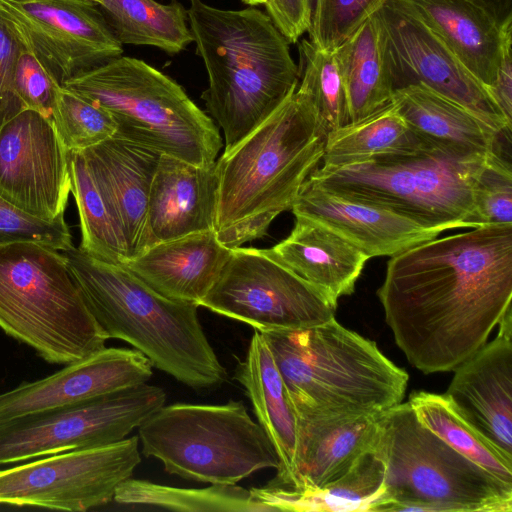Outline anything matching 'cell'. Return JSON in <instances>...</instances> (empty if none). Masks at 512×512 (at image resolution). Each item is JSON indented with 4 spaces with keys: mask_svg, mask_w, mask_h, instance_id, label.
<instances>
[{
    "mask_svg": "<svg viewBox=\"0 0 512 512\" xmlns=\"http://www.w3.org/2000/svg\"><path fill=\"white\" fill-rule=\"evenodd\" d=\"M412 366L453 371L511 308L512 223L434 238L392 256L377 290Z\"/></svg>",
    "mask_w": 512,
    "mask_h": 512,
    "instance_id": "6da1fadb",
    "label": "cell"
},
{
    "mask_svg": "<svg viewBox=\"0 0 512 512\" xmlns=\"http://www.w3.org/2000/svg\"><path fill=\"white\" fill-rule=\"evenodd\" d=\"M189 2V28L208 74L201 98L224 133L227 152L296 91L300 69L267 13Z\"/></svg>",
    "mask_w": 512,
    "mask_h": 512,
    "instance_id": "7a4b0ae2",
    "label": "cell"
},
{
    "mask_svg": "<svg viewBox=\"0 0 512 512\" xmlns=\"http://www.w3.org/2000/svg\"><path fill=\"white\" fill-rule=\"evenodd\" d=\"M327 133L295 91L265 122L215 162L214 232L233 249L267 234L291 210L322 160Z\"/></svg>",
    "mask_w": 512,
    "mask_h": 512,
    "instance_id": "3957f363",
    "label": "cell"
},
{
    "mask_svg": "<svg viewBox=\"0 0 512 512\" xmlns=\"http://www.w3.org/2000/svg\"><path fill=\"white\" fill-rule=\"evenodd\" d=\"M90 312L108 339L125 341L153 367L194 389H211L226 370L208 341L198 305L169 299L121 264L75 246L62 252Z\"/></svg>",
    "mask_w": 512,
    "mask_h": 512,
    "instance_id": "277c9868",
    "label": "cell"
},
{
    "mask_svg": "<svg viewBox=\"0 0 512 512\" xmlns=\"http://www.w3.org/2000/svg\"><path fill=\"white\" fill-rule=\"evenodd\" d=\"M262 334L295 412L379 414L405 396L407 372L335 318Z\"/></svg>",
    "mask_w": 512,
    "mask_h": 512,
    "instance_id": "5b68a950",
    "label": "cell"
},
{
    "mask_svg": "<svg viewBox=\"0 0 512 512\" xmlns=\"http://www.w3.org/2000/svg\"><path fill=\"white\" fill-rule=\"evenodd\" d=\"M489 155L466 153L426 140L415 148L342 166L322 165L306 180L441 232L475 228L482 225L477 218L474 186Z\"/></svg>",
    "mask_w": 512,
    "mask_h": 512,
    "instance_id": "8992f818",
    "label": "cell"
},
{
    "mask_svg": "<svg viewBox=\"0 0 512 512\" xmlns=\"http://www.w3.org/2000/svg\"><path fill=\"white\" fill-rule=\"evenodd\" d=\"M62 87L108 111L115 136L200 166L222 147L219 130L173 79L146 62L118 56Z\"/></svg>",
    "mask_w": 512,
    "mask_h": 512,
    "instance_id": "52a82bcc",
    "label": "cell"
},
{
    "mask_svg": "<svg viewBox=\"0 0 512 512\" xmlns=\"http://www.w3.org/2000/svg\"><path fill=\"white\" fill-rule=\"evenodd\" d=\"M373 449L384 463L390 497L382 511H512V484L450 447L409 402L379 415Z\"/></svg>",
    "mask_w": 512,
    "mask_h": 512,
    "instance_id": "ba28073f",
    "label": "cell"
},
{
    "mask_svg": "<svg viewBox=\"0 0 512 512\" xmlns=\"http://www.w3.org/2000/svg\"><path fill=\"white\" fill-rule=\"evenodd\" d=\"M0 328L52 364L81 360L108 340L62 252L28 242L0 244Z\"/></svg>",
    "mask_w": 512,
    "mask_h": 512,
    "instance_id": "9c48e42d",
    "label": "cell"
},
{
    "mask_svg": "<svg viewBox=\"0 0 512 512\" xmlns=\"http://www.w3.org/2000/svg\"><path fill=\"white\" fill-rule=\"evenodd\" d=\"M142 454L169 474L210 484H237L279 466L276 451L242 401L162 406L138 427Z\"/></svg>",
    "mask_w": 512,
    "mask_h": 512,
    "instance_id": "30bf717a",
    "label": "cell"
},
{
    "mask_svg": "<svg viewBox=\"0 0 512 512\" xmlns=\"http://www.w3.org/2000/svg\"><path fill=\"white\" fill-rule=\"evenodd\" d=\"M200 306L261 333L322 324L337 307L263 249L241 246L231 249Z\"/></svg>",
    "mask_w": 512,
    "mask_h": 512,
    "instance_id": "8fae6325",
    "label": "cell"
},
{
    "mask_svg": "<svg viewBox=\"0 0 512 512\" xmlns=\"http://www.w3.org/2000/svg\"><path fill=\"white\" fill-rule=\"evenodd\" d=\"M138 435L0 470V504L84 512L114 499L140 464Z\"/></svg>",
    "mask_w": 512,
    "mask_h": 512,
    "instance_id": "7c38bea8",
    "label": "cell"
},
{
    "mask_svg": "<svg viewBox=\"0 0 512 512\" xmlns=\"http://www.w3.org/2000/svg\"><path fill=\"white\" fill-rule=\"evenodd\" d=\"M165 401L161 387L145 383L0 424V466L121 441Z\"/></svg>",
    "mask_w": 512,
    "mask_h": 512,
    "instance_id": "4fadbf2b",
    "label": "cell"
},
{
    "mask_svg": "<svg viewBox=\"0 0 512 512\" xmlns=\"http://www.w3.org/2000/svg\"><path fill=\"white\" fill-rule=\"evenodd\" d=\"M394 91L421 84L464 106L502 134L511 132L488 90L442 39L402 0H385L375 13Z\"/></svg>",
    "mask_w": 512,
    "mask_h": 512,
    "instance_id": "5bb4252c",
    "label": "cell"
},
{
    "mask_svg": "<svg viewBox=\"0 0 512 512\" xmlns=\"http://www.w3.org/2000/svg\"><path fill=\"white\" fill-rule=\"evenodd\" d=\"M0 10L60 86L123 53L96 3L0 0Z\"/></svg>",
    "mask_w": 512,
    "mask_h": 512,
    "instance_id": "9a60e30c",
    "label": "cell"
},
{
    "mask_svg": "<svg viewBox=\"0 0 512 512\" xmlns=\"http://www.w3.org/2000/svg\"><path fill=\"white\" fill-rule=\"evenodd\" d=\"M69 152L52 119L24 109L0 126V196L38 218L64 216Z\"/></svg>",
    "mask_w": 512,
    "mask_h": 512,
    "instance_id": "2e32d148",
    "label": "cell"
},
{
    "mask_svg": "<svg viewBox=\"0 0 512 512\" xmlns=\"http://www.w3.org/2000/svg\"><path fill=\"white\" fill-rule=\"evenodd\" d=\"M152 368L151 361L136 349L104 347L45 378L0 393V424L145 384Z\"/></svg>",
    "mask_w": 512,
    "mask_h": 512,
    "instance_id": "e0dca14e",
    "label": "cell"
},
{
    "mask_svg": "<svg viewBox=\"0 0 512 512\" xmlns=\"http://www.w3.org/2000/svg\"><path fill=\"white\" fill-rule=\"evenodd\" d=\"M497 336L460 363L445 393L457 412L512 459V309Z\"/></svg>",
    "mask_w": 512,
    "mask_h": 512,
    "instance_id": "ac0fdd59",
    "label": "cell"
},
{
    "mask_svg": "<svg viewBox=\"0 0 512 512\" xmlns=\"http://www.w3.org/2000/svg\"><path fill=\"white\" fill-rule=\"evenodd\" d=\"M291 210L294 216L328 226L369 258L395 256L442 233L389 209L326 191L307 180Z\"/></svg>",
    "mask_w": 512,
    "mask_h": 512,
    "instance_id": "d6986e66",
    "label": "cell"
},
{
    "mask_svg": "<svg viewBox=\"0 0 512 512\" xmlns=\"http://www.w3.org/2000/svg\"><path fill=\"white\" fill-rule=\"evenodd\" d=\"M216 194L215 164L200 166L162 154L136 255L164 241L214 230Z\"/></svg>",
    "mask_w": 512,
    "mask_h": 512,
    "instance_id": "ffe728a7",
    "label": "cell"
},
{
    "mask_svg": "<svg viewBox=\"0 0 512 512\" xmlns=\"http://www.w3.org/2000/svg\"><path fill=\"white\" fill-rule=\"evenodd\" d=\"M379 414L296 412L293 489H318L374 447Z\"/></svg>",
    "mask_w": 512,
    "mask_h": 512,
    "instance_id": "44dd1931",
    "label": "cell"
},
{
    "mask_svg": "<svg viewBox=\"0 0 512 512\" xmlns=\"http://www.w3.org/2000/svg\"><path fill=\"white\" fill-rule=\"evenodd\" d=\"M230 253L209 230L158 243L123 266L159 294L200 307Z\"/></svg>",
    "mask_w": 512,
    "mask_h": 512,
    "instance_id": "7402d4cb",
    "label": "cell"
},
{
    "mask_svg": "<svg viewBox=\"0 0 512 512\" xmlns=\"http://www.w3.org/2000/svg\"><path fill=\"white\" fill-rule=\"evenodd\" d=\"M264 252L318 289L333 305L351 295L370 259L328 226L295 216L290 234Z\"/></svg>",
    "mask_w": 512,
    "mask_h": 512,
    "instance_id": "603a6c76",
    "label": "cell"
},
{
    "mask_svg": "<svg viewBox=\"0 0 512 512\" xmlns=\"http://www.w3.org/2000/svg\"><path fill=\"white\" fill-rule=\"evenodd\" d=\"M244 387L260 426L269 437L279 459L276 477L268 484L292 488L295 484L297 416L271 350L254 330L246 357L235 373Z\"/></svg>",
    "mask_w": 512,
    "mask_h": 512,
    "instance_id": "cb8c5ba5",
    "label": "cell"
},
{
    "mask_svg": "<svg viewBox=\"0 0 512 512\" xmlns=\"http://www.w3.org/2000/svg\"><path fill=\"white\" fill-rule=\"evenodd\" d=\"M488 89L493 85L507 31L484 9L467 0H402Z\"/></svg>",
    "mask_w": 512,
    "mask_h": 512,
    "instance_id": "d4e9b609",
    "label": "cell"
},
{
    "mask_svg": "<svg viewBox=\"0 0 512 512\" xmlns=\"http://www.w3.org/2000/svg\"><path fill=\"white\" fill-rule=\"evenodd\" d=\"M83 152L113 201L130 259L138 250L151 184L162 154L115 135Z\"/></svg>",
    "mask_w": 512,
    "mask_h": 512,
    "instance_id": "484cf974",
    "label": "cell"
},
{
    "mask_svg": "<svg viewBox=\"0 0 512 512\" xmlns=\"http://www.w3.org/2000/svg\"><path fill=\"white\" fill-rule=\"evenodd\" d=\"M392 102L408 127L424 140L478 155L499 150L502 133L469 109L421 84L395 90Z\"/></svg>",
    "mask_w": 512,
    "mask_h": 512,
    "instance_id": "4316f807",
    "label": "cell"
},
{
    "mask_svg": "<svg viewBox=\"0 0 512 512\" xmlns=\"http://www.w3.org/2000/svg\"><path fill=\"white\" fill-rule=\"evenodd\" d=\"M256 501L271 511H382L390 502L385 466L372 448L340 477L318 489L252 488Z\"/></svg>",
    "mask_w": 512,
    "mask_h": 512,
    "instance_id": "83f0119b",
    "label": "cell"
},
{
    "mask_svg": "<svg viewBox=\"0 0 512 512\" xmlns=\"http://www.w3.org/2000/svg\"><path fill=\"white\" fill-rule=\"evenodd\" d=\"M335 50L350 122L361 120L392 101L394 89L376 14Z\"/></svg>",
    "mask_w": 512,
    "mask_h": 512,
    "instance_id": "f1b7e54d",
    "label": "cell"
},
{
    "mask_svg": "<svg viewBox=\"0 0 512 512\" xmlns=\"http://www.w3.org/2000/svg\"><path fill=\"white\" fill-rule=\"evenodd\" d=\"M71 192L78 209L81 243L86 254L115 264L128 259L122 226L113 201L83 151L69 152Z\"/></svg>",
    "mask_w": 512,
    "mask_h": 512,
    "instance_id": "f546056e",
    "label": "cell"
},
{
    "mask_svg": "<svg viewBox=\"0 0 512 512\" xmlns=\"http://www.w3.org/2000/svg\"><path fill=\"white\" fill-rule=\"evenodd\" d=\"M97 5L122 45L153 46L174 55L193 42L187 10L176 0H100Z\"/></svg>",
    "mask_w": 512,
    "mask_h": 512,
    "instance_id": "4dcf8cb0",
    "label": "cell"
},
{
    "mask_svg": "<svg viewBox=\"0 0 512 512\" xmlns=\"http://www.w3.org/2000/svg\"><path fill=\"white\" fill-rule=\"evenodd\" d=\"M417 136L391 101L369 116L327 134L323 165L342 166L377 154L420 146Z\"/></svg>",
    "mask_w": 512,
    "mask_h": 512,
    "instance_id": "1f68e13d",
    "label": "cell"
},
{
    "mask_svg": "<svg viewBox=\"0 0 512 512\" xmlns=\"http://www.w3.org/2000/svg\"><path fill=\"white\" fill-rule=\"evenodd\" d=\"M408 402L417 419L450 447L500 480L512 484V459L468 423L445 394L414 392Z\"/></svg>",
    "mask_w": 512,
    "mask_h": 512,
    "instance_id": "d6a6232c",
    "label": "cell"
},
{
    "mask_svg": "<svg viewBox=\"0 0 512 512\" xmlns=\"http://www.w3.org/2000/svg\"><path fill=\"white\" fill-rule=\"evenodd\" d=\"M113 500L120 504L148 505L186 512L271 511L253 498L251 489L236 484L177 488L129 478L117 487Z\"/></svg>",
    "mask_w": 512,
    "mask_h": 512,
    "instance_id": "836d02e7",
    "label": "cell"
},
{
    "mask_svg": "<svg viewBox=\"0 0 512 512\" xmlns=\"http://www.w3.org/2000/svg\"><path fill=\"white\" fill-rule=\"evenodd\" d=\"M301 82L296 91L316 112L326 133L350 122L344 83L336 50L316 47L308 39L299 44Z\"/></svg>",
    "mask_w": 512,
    "mask_h": 512,
    "instance_id": "e575fe53",
    "label": "cell"
},
{
    "mask_svg": "<svg viewBox=\"0 0 512 512\" xmlns=\"http://www.w3.org/2000/svg\"><path fill=\"white\" fill-rule=\"evenodd\" d=\"M51 119L68 152L94 147L117 132L108 111L62 86L57 90Z\"/></svg>",
    "mask_w": 512,
    "mask_h": 512,
    "instance_id": "d590c367",
    "label": "cell"
},
{
    "mask_svg": "<svg viewBox=\"0 0 512 512\" xmlns=\"http://www.w3.org/2000/svg\"><path fill=\"white\" fill-rule=\"evenodd\" d=\"M384 1L311 0L308 40L318 48L335 50L374 15Z\"/></svg>",
    "mask_w": 512,
    "mask_h": 512,
    "instance_id": "8d00e7d4",
    "label": "cell"
},
{
    "mask_svg": "<svg viewBox=\"0 0 512 512\" xmlns=\"http://www.w3.org/2000/svg\"><path fill=\"white\" fill-rule=\"evenodd\" d=\"M474 200L480 225L512 223L511 164L499 150L482 166L475 181Z\"/></svg>",
    "mask_w": 512,
    "mask_h": 512,
    "instance_id": "74e56055",
    "label": "cell"
},
{
    "mask_svg": "<svg viewBox=\"0 0 512 512\" xmlns=\"http://www.w3.org/2000/svg\"><path fill=\"white\" fill-rule=\"evenodd\" d=\"M35 243L60 252L74 247L64 216L53 221L27 213L0 196V244Z\"/></svg>",
    "mask_w": 512,
    "mask_h": 512,
    "instance_id": "f35d334b",
    "label": "cell"
},
{
    "mask_svg": "<svg viewBox=\"0 0 512 512\" xmlns=\"http://www.w3.org/2000/svg\"><path fill=\"white\" fill-rule=\"evenodd\" d=\"M59 87L55 78L23 41L14 71V88L23 109L37 111L51 119Z\"/></svg>",
    "mask_w": 512,
    "mask_h": 512,
    "instance_id": "ab89813d",
    "label": "cell"
},
{
    "mask_svg": "<svg viewBox=\"0 0 512 512\" xmlns=\"http://www.w3.org/2000/svg\"><path fill=\"white\" fill-rule=\"evenodd\" d=\"M23 41L19 30L0 10V126L24 110L14 88L15 64Z\"/></svg>",
    "mask_w": 512,
    "mask_h": 512,
    "instance_id": "60d3db41",
    "label": "cell"
},
{
    "mask_svg": "<svg viewBox=\"0 0 512 512\" xmlns=\"http://www.w3.org/2000/svg\"><path fill=\"white\" fill-rule=\"evenodd\" d=\"M268 16L289 43H297L307 32L311 19V0H265Z\"/></svg>",
    "mask_w": 512,
    "mask_h": 512,
    "instance_id": "b9f144b4",
    "label": "cell"
},
{
    "mask_svg": "<svg viewBox=\"0 0 512 512\" xmlns=\"http://www.w3.org/2000/svg\"><path fill=\"white\" fill-rule=\"evenodd\" d=\"M487 90L505 118L512 123V29L505 35L496 78Z\"/></svg>",
    "mask_w": 512,
    "mask_h": 512,
    "instance_id": "7bdbcfd3",
    "label": "cell"
},
{
    "mask_svg": "<svg viewBox=\"0 0 512 512\" xmlns=\"http://www.w3.org/2000/svg\"><path fill=\"white\" fill-rule=\"evenodd\" d=\"M487 11L501 26L512 22V0H467Z\"/></svg>",
    "mask_w": 512,
    "mask_h": 512,
    "instance_id": "ee69618b",
    "label": "cell"
},
{
    "mask_svg": "<svg viewBox=\"0 0 512 512\" xmlns=\"http://www.w3.org/2000/svg\"><path fill=\"white\" fill-rule=\"evenodd\" d=\"M243 3L249 6H256L260 4H264L265 0H241Z\"/></svg>",
    "mask_w": 512,
    "mask_h": 512,
    "instance_id": "f6af8a7d",
    "label": "cell"
},
{
    "mask_svg": "<svg viewBox=\"0 0 512 512\" xmlns=\"http://www.w3.org/2000/svg\"><path fill=\"white\" fill-rule=\"evenodd\" d=\"M81 1L93 2V3L98 4L100 0H81Z\"/></svg>",
    "mask_w": 512,
    "mask_h": 512,
    "instance_id": "bcb514c9",
    "label": "cell"
}]
</instances>
